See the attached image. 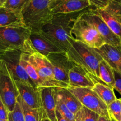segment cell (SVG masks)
I'll return each instance as SVG.
<instances>
[{
	"instance_id": "1",
	"label": "cell",
	"mask_w": 121,
	"mask_h": 121,
	"mask_svg": "<svg viewBox=\"0 0 121 121\" xmlns=\"http://www.w3.org/2000/svg\"><path fill=\"white\" fill-rule=\"evenodd\" d=\"M84 11L70 14H53L52 20L43 27L40 33L63 52H66L71 46V29L77 18Z\"/></svg>"
},
{
	"instance_id": "2",
	"label": "cell",
	"mask_w": 121,
	"mask_h": 121,
	"mask_svg": "<svg viewBox=\"0 0 121 121\" xmlns=\"http://www.w3.org/2000/svg\"><path fill=\"white\" fill-rule=\"evenodd\" d=\"M70 42L71 46L66 53L70 61L83 69L96 83H103L98 79V66L103 60L99 53L95 48H90L71 37Z\"/></svg>"
},
{
	"instance_id": "3",
	"label": "cell",
	"mask_w": 121,
	"mask_h": 121,
	"mask_svg": "<svg viewBox=\"0 0 121 121\" xmlns=\"http://www.w3.org/2000/svg\"><path fill=\"white\" fill-rule=\"evenodd\" d=\"M30 34L31 31L23 22L0 27V55L11 50L32 53L34 51L29 42Z\"/></svg>"
},
{
	"instance_id": "4",
	"label": "cell",
	"mask_w": 121,
	"mask_h": 121,
	"mask_svg": "<svg viewBox=\"0 0 121 121\" xmlns=\"http://www.w3.org/2000/svg\"><path fill=\"white\" fill-rule=\"evenodd\" d=\"M51 0H30L21 11L23 21L31 33H40L43 27L52 20L53 14L49 4Z\"/></svg>"
},
{
	"instance_id": "5",
	"label": "cell",
	"mask_w": 121,
	"mask_h": 121,
	"mask_svg": "<svg viewBox=\"0 0 121 121\" xmlns=\"http://www.w3.org/2000/svg\"><path fill=\"white\" fill-rule=\"evenodd\" d=\"M80 15L75 21L71 29V39L95 49L105 44V42L94 27L81 18Z\"/></svg>"
},
{
	"instance_id": "6",
	"label": "cell",
	"mask_w": 121,
	"mask_h": 121,
	"mask_svg": "<svg viewBox=\"0 0 121 121\" xmlns=\"http://www.w3.org/2000/svg\"><path fill=\"white\" fill-rule=\"evenodd\" d=\"M19 96L15 81L5 62L0 59V98L8 112L13 111Z\"/></svg>"
},
{
	"instance_id": "7",
	"label": "cell",
	"mask_w": 121,
	"mask_h": 121,
	"mask_svg": "<svg viewBox=\"0 0 121 121\" xmlns=\"http://www.w3.org/2000/svg\"><path fill=\"white\" fill-rule=\"evenodd\" d=\"M67 89L77 98L83 106L96 112L100 116L110 118L107 106L92 89L70 86Z\"/></svg>"
},
{
	"instance_id": "8",
	"label": "cell",
	"mask_w": 121,
	"mask_h": 121,
	"mask_svg": "<svg viewBox=\"0 0 121 121\" xmlns=\"http://www.w3.org/2000/svg\"><path fill=\"white\" fill-rule=\"evenodd\" d=\"M80 17L88 22L94 27L106 44L119 47L121 44V40L110 30L104 20L92 8L84 10Z\"/></svg>"
},
{
	"instance_id": "9",
	"label": "cell",
	"mask_w": 121,
	"mask_h": 121,
	"mask_svg": "<svg viewBox=\"0 0 121 121\" xmlns=\"http://www.w3.org/2000/svg\"><path fill=\"white\" fill-rule=\"evenodd\" d=\"M121 40V0H109L103 9H93Z\"/></svg>"
},
{
	"instance_id": "10",
	"label": "cell",
	"mask_w": 121,
	"mask_h": 121,
	"mask_svg": "<svg viewBox=\"0 0 121 121\" xmlns=\"http://www.w3.org/2000/svg\"><path fill=\"white\" fill-rule=\"evenodd\" d=\"M22 53H24V52L21 50H8L1 54L0 59L5 62L14 81L21 80L36 87L25 70L20 65V58Z\"/></svg>"
},
{
	"instance_id": "11",
	"label": "cell",
	"mask_w": 121,
	"mask_h": 121,
	"mask_svg": "<svg viewBox=\"0 0 121 121\" xmlns=\"http://www.w3.org/2000/svg\"><path fill=\"white\" fill-rule=\"evenodd\" d=\"M46 57L52 65L55 79L69 85V72L75 65L70 61L66 52L52 53Z\"/></svg>"
},
{
	"instance_id": "12",
	"label": "cell",
	"mask_w": 121,
	"mask_h": 121,
	"mask_svg": "<svg viewBox=\"0 0 121 121\" xmlns=\"http://www.w3.org/2000/svg\"><path fill=\"white\" fill-rule=\"evenodd\" d=\"M49 7L53 14H70L87 9L88 0H51Z\"/></svg>"
},
{
	"instance_id": "13",
	"label": "cell",
	"mask_w": 121,
	"mask_h": 121,
	"mask_svg": "<svg viewBox=\"0 0 121 121\" xmlns=\"http://www.w3.org/2000/svg\"><path fill=\"white\" fill-rule=\"evenodd\" d=\"M27 54V58L34 67L39 75L46 81L53 83H63L55 79L52 65L47 58L37 52Z\"/></svg>"
},
{
	"instance_id": "14",
	"label": "cell",
	"mask_w": 121,
	"mask_h": 121,
	"mask_svg": "<svg viewBox=\"0 0 121 121\" xmlns=\"http://www.w3.org/2000/svg\"><path fill=\"white\" fill-rule=\"evenodd\" d=\"M19 95L24 102L32 109L42 108L39 88L21 80L15 81Z\"/></svg>"
},
{
	"instance_id": "15",
	"label": "cell",
	"mask_w": 121,
	"mask_h": 121,
	"mask_svg": "<svg viewBox=\"0 0 121 121\" xmlns=\"http://www.w3.org/2000/svg\"><path fill=\"white\" fill-rule=\"evenodd\" d=\"M20 65L24 68L34 86L37 88L43 87H55L59 88H68L69 85L65 83H53L46 81L41 78L38 72L31 64L27 58V53H22L20 58Z\"/></svg>"
},
{
	"instance_id": "16",
	"label": "cell",
	"mask_w": 121,
	"mask_h": 121,
	"mask_svg": "<svg viewBox=\"0 0 121 121\" xmlns=\"http://www.w3.org/2000/svg\"><path fill=\"white\" fill-rule=\"evenodd\" d=\"M42 108L47 118L51 121H57L56 117L57 87H43L39 88Z\"/></svg>"
},
{
	"instance_id": "17",
	"label": "cell",
	"mask_w": 121,
	"mask_h": 121,
	"mask_svg": "<svg viewBox=\"0 0 121 121\" xmlns=\"http://www.w3.org/2000/svg\"><path fill=\"white\" fill-rule=\"evenodd\" d=\"M29 42L34 52H38L46 57L52 53L64 52L40 33H31Z\"/></svg>"
},
{
	"instance_id": "18",
	"label": "cell",
	"mask_w": 121,
	"mask_h": 121,
	"mask_svg": "<svg viewBox=\"0 0 121 121\" xmlns=\"http://www.w3.org/2000/svg\"><path fill=\"white\" fill-rule=\"evenodd\" d=\"M96 50L115 72L121 74V50L119 47L105 44Z\"/></svg>"
},
{
	"instance_id": "19",
	"label": "cell",
	"mask_w": 121,
	"mask_h": 121,
	"mask_svg": "<svg viewBox=\"0 0 121 121\" xmlns=\"http://www.w3.org/2000/svg\"><path fill=\"white\" fill-rule=\"evenodd\" d=\"M69 86L92 89L96 82L81 67L75 65L69 72Z\"/></svg>"
},
{
	"instance_id": "20",
	"label": "cell",
	"mask_w": 121,
	"mask_h": 121,
	"mask_svg": "<svg viewBox=\"0 0 121 121\" xmlns=\"http://www.w3.org/2000/svg\"><path fill=\"white\" fill-rule=\"evenodd\" d=\"M57 94L65 106L74 115L81 109L82 104L67 88L57 87Z\"/></svg>"
},
{
	"instance_id": "21",
	"label": "cell",
	"mask_w": 121,
	"mask_h": 121,
	"mask_svg": "<svg viewBox=\"0 0 121 121\" xmlns=\"http://www.w3.org/2000/svg\"><path fill=\"white\" fill-rule=\"evenodd\" d=\"M17 101L21 105L25 121H43L44 119L47 118L42 108L39 109L31 108L23 100L20 95L17 98Z\"/></svg>"
},
{
	"instance_id": "22",
	"label": "cell",
	"mask_w": 121,
	"mask_h": 121,
	"mask_svg": "<svg viewBox=\"0 0 121 121\" xmlns=\"http://www.w3.org/2000/svg\"><path fill=\"white\" fill-rule=\"evenodd\" d=\"M23 22L21 13L0 7V27Z\"/></svg>"
},
{
	"instance_id": "23",
	"label": "cell",
	"mask_w": 121,
	"mask_h": 121,
	"mask_svg": "<svg viewBox=\"0 0 121 121\" xmlns=\"http://www.w3.org/2000/svg\"><path fill=\"white\" fill-rule=\"evenodd\" d=\"M98 79L103 83L114 89L115 83L114 70L104 60L100 63L98 66Z\"/></svg>"
},
{
	"instance_id": "24",
	"label": "cell",
	"mask_w": 121,
	"mask_h": 121,
	"mask_svg": "<svg viewBox=\"0 0 121 121\" xmlns=\"http://www.w3.org/2000/svg\"><path fill=\"white\" fill-rule=\"evenodd\" d=\"M92 89L98 95L107 106L117 99L113 89L103 83H96Z\"/></svg>"
},
{
	"instance_id": "25",
	"label": "cell",
	"mask_w": 121,
	"mask_h": 121,
	"mask_svg": "<svg viewBox=\"0 0 121 121\" xmlns=\"http://www.w3.org/2000/svg\"><path fill=\"white\" fill-rule=\"evenodd\" d=\"M107 111L112 121H121V99H116L108 105Z\"/></svg>"
},
{
	"instance_id": "26",
	"label": "cell",
	"mask_w": 121,
	"mask_h": 121,
	"mask_svg": "<svg viewBox=\"0 0 121 121\" xmlns=\"http://www.w3.org/2000/svg\"><path fill=\"white\" fill-rule=\"evenodd\" d=\"M56 109L58 110L62 114V115L65 118L67 121H75V115L65 106L63 103L60 98L57 94L56 99Z\"/></svg>"
},
{
	"instance_id": "27",
	"label": "cell",
	"mask_w": 121,
	"mask_h": 121,
	"mask_svg": "<svg viewBox=\"0 0 121 121\" xmlns=\"http://www.w3.org/2000/svg\"><path fill=\"white\" fill-rule=\"evenodd\" d=\"M30 0H6L2 7L21 13V9Z\"/></svg>"
},
{
	"instance_id": "28",
	"label": "cell",
	"mask_w": 121,
	"mask_h": 121,
	"mask_svg": "<svg viewBox=\"0 0 121 121\" xmlns=\"http://www.w3.org/2000/svg\"><path fill=\"white\" fill-rule=\"evenodd\" d=\"M8 121H25L22 108L18 101L16 102L13 111L8 112Z\"/></svg>"
},
{
	"instance_id": "29",
	"label": "cell",
	"mask_w": 121,
	"mask_h": 121,
	"mask_svg": "<svg viewBox=\"0 0 121 121\" xmlns=\"http://www.w3.org/2000/svg\"><path fill=\"white\" fill-rule=\"evenodd\" d=\"M82 112H83V121H98L100 115L96 112L88 109L83 106L82 107Z\"/></svg>"
},
{
	"instance_id": "30",
	"label": "cell",
	"mask_w": 121,
	"mask_h": 121,
	"mask_svg": "<svg viewBox=\"0 0 121 121\" xmlns=\"http://www.w3.org/2000/svg\"><path fill=\"white\" fill-rule=\"evenodd\" d=\"M109 0H88L92 9H103L108 4Z\"/></svg>"
},
{
	"instance_id": "31",
	"label": "cell",
	"mask_w": 121,
	"mask_h": 121,
	"mask_svg": "<svg viewBox=\"0 0 121 121\" xmlns=\"http://www.w3.org/2000/svg\"><path fill=\"white\" fill-rule=\"evenodd\" d=\"M8 111L0 98V119L8 120Z\"/></svg>"
},
{
	"instance_id": "32",
	"label": "cell",
	"mask_w": 121,
	"mask_h": 121,
	"mask_svg": "<svg viewBox=\"0 0 121 121\" xmlns=\"http://www.w3.org/2000/svg\"><path fill=\"white\" fill-rule=\"evenodd\" d=\"M114 74H115V79L114 89L116 90L121 95V74L115 72V71H114Z\"/></svg>"
},
{
	"instance_id": "33",
	"label": "cell",
	"mask_w": 121,
	"mask_h": 121,
	"mask_svg": "<svg viewBox=\"0 0 121 121\" xmlns=\"http://www.w3.org/2000/svg\"><path fill=\"white\" fill-rule=\"evenodd\" d=\"M75 121H83L82 108L75 115Z\"/></svg>"
},
{
	"instance_id": "34",
	"label": "cell",
	"mask_w": 121,
	"mask_h": 121,
	"mask_svg": "<svg viewBox=\"0 0 121 121\" xmlns=\"http://www.w3.org/2000/svg\"><path fill=\"white\" fill-rule=\"evenodd\" d=\"M56 117L57 121H67L65 119V118L62 115L61 113L56 109Z\"/></svg>"
},
{
	"instance_id": "35",
	"label": "cell",
	"mask_w": 121,
	"mask_h": 121,
	"mask_svg": "<svg viewBox=\"0 0 121 121\" xmlns=\"http://www.w3.org/2000/svg\"><path fill=\"white\" fill-rule=\"evenodd\" d=\"M98 121H112L110 118L104 116H100L98 119Z\"/></svg>"
},
{
	"instance_id": "36",
	"label": "cell",
	"mask_w": 121,
	"mask_h": 121,
	"mask_svg": "<svg viewBox=\"0 0 121 121\" xmlns=\"http://www.w3.org/2000/svg\"><path fill=\"white\" fill-rule=\"evenodd\" d=\"M6 0H0V7H2Z\"/></svg>"
},
{
	"instance_id": "37",
	"label": "cell",
	"mask_w": 121,
	"mask_h": 121,
	"mask_svg": "<svg viewBox=\"0 0 121 121\" xmlns=\"http://www.w3.org/2000/svg\"><path fill=\"white\" fill-rule=\"evenodd\" d=\"M50 121L49 119H48V118H46V119H44V121Z\"/></svg>"
},
{
	"instance_id": "38",
	"label": "cell",
	"mask_w": 121,
	"mask_h": 121,
	"mask_svg": "<svg viewBox=\"0 0 121 121\" xmlns=\"http://www.w3.org/2000/svg\"><path fill=\"white\" fill-rule=\"evenodd\" d=\"M0 121H8V120H2V119H0Z\"/></svg>"
},
{
	"instance_id": "39",
	"label": "cell",
	"mask_w": 121,
	"mask_h": 121,
	"mask_svg": "<svg viewBox=\"0 0 121 121\" xmlns=\"http://www.w3.org/2000/svg\"><path fill=\"white\" fill-rule=\"evenodd\" d=\"M119 48L120 50H121V46H120L119 47Z\"/></svg>"
},
{
	"instance_id": "40",
	"label": "cell",
	"mask_w": 121,
	"mask_h": 121,
	"mask_svg": "<svg viewBox=\"0 0 121 121\" xmlns=\"http://www.w3.org/2000/svg\"></svg>"
}]
</instances>
